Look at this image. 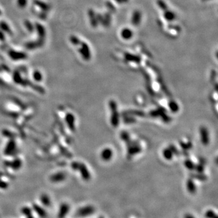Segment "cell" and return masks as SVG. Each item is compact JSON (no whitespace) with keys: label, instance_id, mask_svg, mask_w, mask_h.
I'll return each instance as SVG.
<instances>
[{"label":"cell","instance_id":"2","mask_svg":"<svg viewBox=\"0 0 218 218\" xmlns=\"http://www.w3.org/2000/svg\"><path fill=\"white\" fill-rule=\"evenodd\" d=\"M109 106L112 112V116H111V124L112 125L116 127H118L119 122V114L118 112V108H117V104L113 100H110L109 102Z\"/></svg>","mask_w":218,"mask_h":218},{"label":"cell","instance_id":"29","mask_svg":"<svg viewBox=\"0 0 218 218\" xmlns=\"http://www.w3.org/2000/svg\"><path fill=\"white\" fill-rule=\"evenodd\" d=\"M184 218H195V217L191 214H186L184 216Z\"/></svg>","mask_w":218,"mask_h":218},{"label":"cell","instance_id":"10","mask_svg":"<svg viewBox=\"0 0 218 218\" xmlns=\"http://www.w3.org/2000/svg\"><path fill=\"white\" fill-rule=\"evenodd\" d=\"M201 142L204 145H207L209 143V135L207 129L205 127H201L200 129Z\"/></svg>","mask_w":218,"mask_h":218},{"label":"cell","instance_id":"3","mask_svg":"<svg viewBox=\"0 0 218 218\" xmlns=\"http://www.w3.org/2000/svg\"><path fill=\"white\" fill-rule=\"evenodd\" d=\"M95 211V209L93 206L86 205L79 208L76 211V215L78 217H85L93 214Z\"/></svg>","mask_w":218,"mask_h":218},{"label":"cell","instance_id":"15","mask_svg":"<svg viewBox=\"0 0 218 218\" xmlns=\"http://www.w3.org/2000/svg\"><path fill=\"white\" fill-rule=\"evenodd\" d=\"M41 202L43 205L45 207H49L51 205V200L49 198V196L46 194H42L40 197Z\"/></svg>","mask_w":218,"mask_h":218},{"label":"cell","instance_id":"6","mask_svg":"<svg viewBox=\"0 0 218 218\" xmlns=\"http://www.w3.org/2000/svg\"><path fill=\"white\" fill-rule=\"evenodd\" d=\"M9 56L15 61L24 60L27 58V55L26 53L22 52H18L15 50H10L9 52Z\"/></svg>","mask_w":218,"mask_h":218},{"label":"cell","instance_id":"5","mask_svg":"<svg viewBox=\"0 0 218 218\" xmlns=\"http://www.w3.org/2000/svg\"><path fill=\"white\" fill-rule=\"evenodd\" d=\"M66 179V175L64 172L58 171L53 173L50 177V180L53 183H59L63 182Z\"/></svg>","mask_w":218,"mask_h":218},{"label":"cell","instance_id":"8","mask_svg":"<svg viewBox=\"0 0 218 218\" xmlns=\"http://www.w3.org/2000/svg\"><path fill=\"white\" fill-rule=\"evenodd\" d=\"M113 156V151L109 148H105L101 152V158L104 161H108Z\"/></svg>","mask_w":218,"mask_h":218},{"label":"cell","instance_id":"20","mask_svg":"<svg viewBox=\"0 0 218 218\" xmlns=\"http://www.w3.org/2000/svg\"><path fill=\"white\" fill-rule=\"evenodd\" d=\"M169 108L171 109V110L173 112H176L179 110V107L178 105L175 101H171L169 103Z\"/></svg>","mask_w":218,"mask_h":218},{"label":"cell","instance_id":"13","mask_svg":"<svg viewBox=\"0 0 218 218\" xmlns=\"http://www.w3.org/2000/svg\"><path fill=\"white\" fill-rule=\"evenodd\" d=\"M187 191L191 194H194L196 191V186L192 179H188L186 183Z\"/></svg>","mask_w":218,"mask_h":218},{"label":"cell","instance_id":"11","mask_svg":"<svg viewBox=\"0 0 218 218\" xmlns=\"http://www.w3.org/2000/svg\"><path fill=\"white\" fill-rule=\"evenodd\" d=\"M35 30H36L39 38L44 39L46 35V31L44 27L39 23H36L35 25Z\"/></svg>","mask_w":218,"mask_h":218},{"label":"cell","instance_id":"22","mask_svg":"<svg viewBox=\"0 0 218 218\" xmlns=\"http://www.w3.org/2000/svg\"><path fill=\"white\" fill-rule=\"evenodd\" d=\"M21 213H23V214H24V216L27 217V216L32 214V208H30L28 207H24L22 208Z\"/></svg>","mask_w":218,"mask_h":218},{"label":"cell","instance_id":"30","mask_svg":"<svg viewBox=\"0 0 218 218\" xmlns=\"http://www.w3.org/2000/svg\"><path fill=\"white\" fill-rule=\"evenodd\" d=\"M27 218H34L33 217V216H32V215H30V216H27V217H26Z\"/></svg>","mask_w":218,"mask_h":218},{"label":"cell","instance_id":"16","mask_svg":"<svg viewBox=\"0 0 218 218\" xmlns=\"http://www.w3.org/2000/svg\"><path fill=\"white\" fill-rule=\"evenodd\" d=\"M0 30H2L6 33L7 34H12V30L9 26V24L6 23L4 21H1L0 22Z\"/></svg>","mask_w":218,"mask_h":218},{"label":"cell","instance_id":"24","mask_svg":"<svg viewBox=\"0 0 218 218\" xmlns=\"http://www.w3.org/2000/svg\"><path fill=\"white\" fill-rule=\"evenodd\" d=\"M206 218H217V216L216 213L212 210H207L205 213Z\"/></svg>","mask_w":218,"mask_h":218},{"label":"cell","instance_id":"21","mask_svg":"<svg viewBox=\"0 0 218 218\" xmlns=\"http://www.w3.org/2000/svg\"><path fill=\"white\" fill-rule=\"evenodd\" d=\"M70 41L74 46L79 45V44L81 42L79 39L75 35H72L70 36Z\"/></svg>","mask_w":218,"mask_h":218},{"label":"cell","instance_id":"26","mask_svg":"<svg viewBox=\"0 0 218 218\" xmlns=\"http://www.w3.org/2000/svg\"><path fill=\"white\" fill-rule=\"evenodd\" d=\"M121 138L124 140V141H128L130 140V136H129V135L128 134L127 132H122L121 134Z\"/></svg>","mask_w":218,"mask_h":218},{"label":"cell","instance_id":"19","mask_svg":"<svg viewBox=\"0 0 218 218\" xmlns=\"http://www.w3.org/2000/svg\"><path fill=\"white\" fill-rule=\"evenodd\" d=\"M24 26L26 28V29L29 32H33L35 30V25L32 23L30 21L26 20L24 22Z\"/></svg>","mask_w":218,"mask_h":218},{"label":"cell","instance_id":"4","mask_svg":"<svg viewBox=\"0 0 218 218\" xmlns=\"http://www.w3.org/2000/svg\"><path fill=\"white\" fill-rule=\"evenodd\" d=\"M81 47L79 49V52L80 55L82 56L83 59L85 60H89L90 58V50L89 46H87L85 42H80Z\"/></svg>","mask_w":218,"mask_h":218},{"label":"cell","instance_id":"23","mask_svg":"<svg viewBox=\"0 0 218 218\" xmlns=\"http://www.w3.org/2000/svg\"><path fill=\"white\" fill-rule=\"evenodd\" d=\"M27 0H16L17 6L21 9L25 8L27 5Z\"/></svg>","mask_w":218,"mask_h":218},{"label":"cell","instance_id":"1","mask_svg":"<svg viewBox=\"0 0 218 218\" xmlns=\"http://www.w3.org/2000/svg\"><path fill=\"white\" fill-rule=\"evenodd\" d=\"M71 167L74 170H78L80 172L81 176L84 180L87 181L90 180L91 178L90 171L84 164L75 161L72 163Z\"/></svg>","mask_w":218,"mask_h":218},{"label":"cell","instance_id":"31","mask_svg":"<svg viewBox=\"0 0 218 218\" xmlns=\"http://www.w3.org/2000/svg\"><path fill=\"white\" fill-rule=\"evenodd\" d=\"M1 15V10H0V15Z\"/></svg>","mask_w":218,"mask_h":218},{"label":"cell","instance_id":"27","mask_svg":"<svg viewBox=\"0 0 218 218\" xmlns=\"http://www.w3.org/2000/svg\"><path fill=\"white\" fill-rule=\"evenodd\" d=\"M5 40H6V35L4 34V32L0 30V41H4Z\"/></svg>","mask_w":218,"mask_h":218},{"label":"cell","instance_id":"7","mask_svg":"<svg viewBox=\"0 0 218 218\" xmlns=\"http://www.w3.org/2000/svg\"><path fill=\"white\" fill-rule=\"evenodd\" d=\"M70 211V206L66 203H63L61 205L58 214V218H64Z\"/></svg>","mask_w":218,"mask_h":218},{"label":"cell","instance_id":"12","mask_svg":"<svg viewBox=\"0 0 218 218\" xmlns=\"http://www.w3.org/2000/svg\"><path fill=\"white\" fill-rule=\"evenodd\" d=\"M33 3L39 9H41V10H42L44 12H48L50 9V7L48 4L46 3L45 2L40 1V0H35Z\"/></svg>","mask_w":218,"mask_h":218},{"label":"cell","instance_id":"25","mask_svg":"<svg viewBox=\"0 0 218 218\" xmlns=\"http://www.w3.org/2000/svg\"><path fill=\"white\" fill-rule=\"evenodd\" d=\"M185 165L186 166V167L190 170H193L195 168V165L190 160H187L185 162Z\"/></svg>","mask_w":218,"mask_h":218},{"label":"cell","instance_id":"32","mask_svg":"<svg viewBox=\"0 0 218 218\" xmlns=\"http://www.w3.org/2000/svg\"><path fill=\"white\" fill-rule=\"evenodd\" d=\"M100 218H104V217H100Z\"/></svg>","mask_w":218,"mask_h":218},{"label":"cell","instance_id":"18","mask_svg":"<svg viewBox=\"0 0 218 218\" xmlns=\"http://www.w3.org/2000/svg\"><path fill=\"white\" fill-rule=\"evenodd\" d=\"M163 156L167 160H170L173 158V151L168 147L163 150Z\"/></svg>","mask_w":218,"mask_h":218},{"label":"cell","instance_id":"28","mask_svg":"<svg viewBox=\"0 0 218 218\" xmlns=\"http://www.w3.org/2000/svg\"><path fill=\"white\" fill-rule=\"evenodd\" d=\"M7 184L4 182H3V181H0V188H6L7 187Z\"/></svg>","mask_w":218,"mask_h":218},{"label":"cell","instance_id":"9","mask_svg":"<svg viewBox=\"0 0 218 218\" xmlns=\"http://www.w3.org/2000/svg\"><path fill=\"white\" fill-rule=\"evenodd\" d=\"M33 210L35 211V213L39 216L41 218H46L47 216V213L45 209H44L42 207L39 206L38 204H33L32 205Z\"/></svg>","mask_w":218,"mask_h":218},{"label":"cell","instance_id":"14","mask_svg":"<svg viewBox=\"0 0 218 218\" xmlns=\"http://www.w3.org/2000/svg\"><path fill=\"white\" fill-rule=\"evenodd\" d=\"M66 122L67 123L68 126L71 130L75 129V119L73 115L71 113H68L66 115Z\"/></svg>","mask_w":218,"mask_h":218},{"label":"cell","instance_id":"17","mask_svg":"<svg viewBox=\"0 0 218 218\" xmlns=\"http://www.w3.org/2000/svg\"><path fill=\"white\" fill-rule=\"evenodd\" d=\"M32 77H33V79L36 82L41 81L43 78L42 73L39 70H36L33 72Z\"/></svg>","mask_w":218,"mask_h":218}]
</instances>
